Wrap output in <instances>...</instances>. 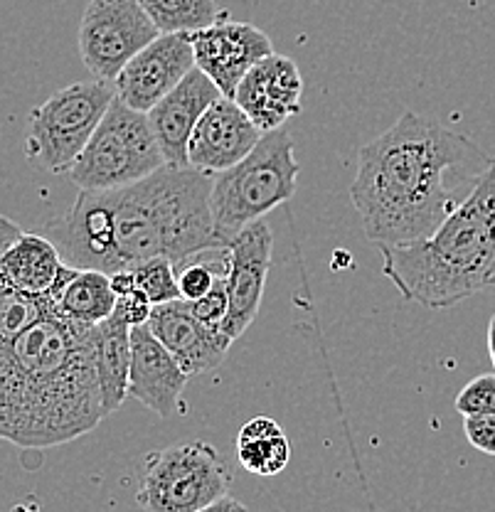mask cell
Segmentation results:
<instances>
[{
	"label": "cell",
	"instance_id": "cell-7",
	"mask_svg": "<svg viewBox=\"0 0 495 512\" xmlns=\"http://www.w3.org/2000/svg\"><path fill=\"white\" fill-rule=\"evenodd\" d=\"M116 99L104 79L74 82L35 106L25 128V156L47 173H69Z\"/></svg>",
	"mask_w": 495,
	"mask_h": 512
},
{
	"label": "cell",
	"instance_id": "cell-15",
	"mask_svg": "<svg viewBox=\"0 0 495 512\" xmlns=\"http://www.w3.org/2000/svg\"><path fill=\"white\" fill-rule=\"evenodd\" d=\"M303 77L298 64L286 55H269L237 87L234 101L264 133L279 131L301 114Z\"/></svg>",
	"mask_w": 495,
	"mask_h": 512
},
{
	"label": "cell",
	"instance_id": "cell-9",
	"mask_svg": "<svg viewBox=\"0 0 495 512\" xmlns=\"http://www.w3.org/2000/svg\"><path fill=\"white\" fill-rule=\"evenodd\" d=\"M161 37L141 0H89L79 20L77 47L94 79L116 82L124 67Z\"/></svg>",
	"mask_w": 495,
	"mask_h": 512
},
{
	"label": "cell",
	"instance_id": "cell-6",
	"mask_svg": "<svg viewBox=\"0 0 495 512\" xmlns=\"http://www.w3.org/2000/svg\"><path fill=\"white\" fill-rule=\"evenodd\" d=\"M165 168V158L151 119L131 109L116 94L89 146L69 170L79 190H119L151 178Z\"/></svg>",
	"mask_w": 495,
	"mask_h": 512
},
{
	"label": "cell",
	"instance_id": "cell-8",
	"mask_svg": "<svg viewBox=\"0 0 495 512\" xmlns=\"http://www.w3.org/2000/svg\"><path fill=\"white\" fill-rule=\"evenodd\" d=\"M230 480L215 446L173 444L146 456L136 503L146 512H200L230 493Z\"/></svg>",
	"mask_w": 495,
	"mask_h": 512
},
{
	"label": "cell",
	"instance_id": "cell-3",
	"mask_svg": "<svg viewBox=\"0 0 495 512\" xmlns=\"http://www.w3.org/2000/svg\"><path fill=\"white\" fill-rule=\"evenodd\" d=\"M97 325L57 311L0 340V436L25 451L62 446L104 419Z\"/></svg>",
	"mask_w": 495,
	"mask_h": 512
},
{
	"label": "cell",
	"instance_id": "cell-28",
	"mask_svg": "<svg viewBox=\"0 0 495 512\" xmlns=\"http://www.w3.org/2000/svg\"><path fill=\"white\" fill-rule=\"evenodd\" d=\"M153 308L156 306L148 301L146 293L136 291V293H131V296H121L119 301H116L114 316L119 320H124L129 328H138V325H146L148 320H151Z\"/></svg>",
	"mask_w": 495,
	"mask_h": 512
},
{
	"label": "cell",
	"instance_id": "cell-26",
	"mask_svg": "<svg viewBox=\"0 0 495 512\" xmlns=\"http://www.w3.org/2000/svg\"><path fill=\"white\" fill-rule=\"evenodd\" d=\"M190 308H193V313L202 320V323L210 325V328L222 330V323H225L227 313H230V291H227V279L217 281V286L212 288L205 298L190 303Z\"/></svg>",
	"mask_w": 495,
	"mask_h": 512
},
{
	"label": "cell",
	"instance_id": "cell-21",
	"mask_svg": "<svg viewBox=\"0 0 495 512\" xmlns=\"http://www.w3.org/2000/svg\"><path fill=\"white\" fill-rule=\"evenodd\" d=\"M234 453L244 471L254 476H279L291 461V444L284 429L271 416H254L239 429L234 439Z\"/></svg>",
	"mask_w": 495,
	"mask_h": 512
},
{
	"label": "cell",
	"instance_id": "cell-27",
	"mask_svg": "<svg viewBox=\"0 0 495 512\" xmlns=\"http://www.w3.org/2000/svg\"><path fill=\"white\" fill-rule=\"evenodd\" d=\"M463 434L476 451L495 456V414L463 416Z\"/></svg>",
	"mask_w": 495,
	"mask_h": 512
},
{
	"label": "cell",
	"instance_id": "cell-4",
	"mask_svg": "<svg viewBox=\"0 0 495 512\" xmlns=\"http://www.w3.org/2000/svg\"><path fill=\"white\" fill-rule=\"evenodd\" d=\"M382 274L407 301L424 308L456 303L495 286V158L459 210L429 239L377 247Z\"/></svg>",
	"mask_w": 495,
	"mask_h": 512
},
{
	"label": "cell",
	"instance_id": "cell-13",
	"mask_svg": "<svg viewBox=\"0 0 495 512\" xmlns=\"http://www.w3.org/2000/svg\"><path fill=\"white\" fill-rule=\"evenodd\" d=\"M262 138L264 131L244 114L242 106L230 96H220L190 138L188 163L200 173L220 175L242 163Z\"/></svg>",
	"mask_w": 495,
	"mask_h": 512
},
{
	"label": "cell",
	"instance_id": "cell-23",
	"mask_svg": "<svg viewBox=\"0 0 495 512\" xmlns=\"http://www.w3.org/2000/svg\"><path fill=\"white\" fill-rule=\"evenodd\" d=\"M57 308L60 306L52 296H28L15 288L0 286V340L18 338Z\"/></svg>",
	"mask_w": 495,
	"mask_h": 512
},
{
	"label": "cell",
	"instance_id": "cell-22",
	"mask_svg": "<svg viewBox=\"0 0 495 512\" xmlns=\"http://www.w3.org/2000/svg\"><path fill=\"white\" fill-rule=\"evenodd\" d=\"M141 5L161 35H173V32L193 35L220 20L217 0H141Z\"/></svg>",
	"mask_w": 495,
	"mask_h": 512
},
{
	"label": "cell",
	"instance_id": "cell-29",
	"mask_svg": "<svg viewBox=\"0 0 495 512\" xmlns=\"http://www.w3.org/2000/svg\"><path fill=\"white\" fill-rule=\"evenodd\" d=\"M111 276V288H114L116 296H131V293L138 291V281H136V271L126 269V271H116Z\"/></svg>",
	"mask_w": 495,
	"mask_h": 512
},
{
	"label": "cell",
	"instance_id": "cell-19",
	"mask_svg": "<svg viewBox=\"0 0 495 512\" xmlns=\"http://www.w3.org/2000/svg\"><path fill=\"white\" fill-rule=\"evenodd\" d=\"M60 311L77 323L99 325L114 316L119 296L111 288V276L94 269H74L65 264L60 281L50 293Z\"/></svg>",
	"mask_w": 495,
	"mask_h": 512
},
{
	"label": "cell",
	"instance_id": "cell-32",
	"mask_svg": "<svg viewBox=\"0 0 495 512\" xmlns=\"http://www.w3.org/2000/svg\"><path fill=\"white\" fill-rule=\"evenodd\" d=\"M488 355H491L493 367H495V316L488 323Z\"/></svg>",
	"mask_w": 495,
	"mask_h": 512
},
{
	"label": "cell",
	"instance_id": "cell-24",
	"mask_svg": "<svg viewBox=\"0 0 495 512\" xmlns=\"http://www.w3.org/2000/svg\"><path fill=\"white\" fill-rule=\"evenodd\" d=\"M133 271H136L138 291L146 293L148 301H151L153 306L180 301V286L173 259H168V256H156V259L143 261V264L136 266Z\"/></svg>",
	"mask_w": 495,
	"mask_h": 512
},
{
	"label": "cell",
	"instance_id": "cell-5",
	"mask_svg": "<svg viewBox=\"0 0 495 512\" xmlns=\"http://www.w3.org/2000/svg\"><path fill=\"white\" fill-rule=\"evenodd\" d=\"M298 173L294 136L279 128L264 133L259 146L242 163L215 175L210 207L220 242L230 247L244 227L289 202L296 195Z\"/></svg>",
	"mask_w": 495,
	"mask_h": 512
},
{
	"label": "cell",
	"instance_id": "cell-17",
	"mask_svg": "<svg viewBox=\"0 0 495 512\" xmlns=\"http://www.w3.org/2000/svg\"><path fill=\"white\" fill-rule=\"evenodd\" d=\"M148 328L180 362L188 377L217 370L225 362L227 350L234 343L222 330L202 323L193 313L190 303L183 298L153 308Z\"/></svg>",
	"mask_w": 495,
	"mask_h": 512
},
{
	"label": "cell",
	"instance_id": "cell-30",
	"mask_svg": "<svg viewBox=\"0 0 495 512\" xmlns=\"http://www.w3.org/2000/svg\"><path fill=\"white\" fill-rule=\"evenodd\" d=\"M0 224H3V229H0V254H3V252H8V249L13 247V244L18 242L25 232L20 227H15V224L10 222V217H3Z\"/></svg>",
	"mask_w": 495,
	"mask_h": 512
},
{
	"label": "cell",
	"instance_id": "cell-31",
	"mask_svg": "<svg viewBox=\"0 0 495 512\" xmlns=\"http://www.w3.org/2000/svg\"><path fill=\"white\" fill-rule=\"evenodd\" d=\"M200 512H249L247 505L239 503L237 498H232V495H225L222 500H217V503L207 505V508H202Z\"/></svg>",
	"mask_w": 495,
	"mask_h": 512
},
{
	"label": "cell",
	"instance_id": "cell-10",
	"mask_svg": "<svg viewBox=\"0 0 495 512\" xmlns=\"http://www.w3.org/2000/svg\"><path fill=\"white\" fill-rule=\"evenodd\" d=\"M195 67L198 64H195V47L190 32L161 35L126 64L124 72L114 82L116 94L131 109L148 114Z\"/></svg>",
	"mask_w": 495,
	"mask_h": 512
},
{
	"label": "cell",
	"instance_id": "cell-12",
	"mask_svg": "<svg viewBox=\"0 0 495 512\" xmlns=\"http://www.w3.org/2000/svg\"><path fill=\"white\" fill-rule=\"evenodd\" d=\"M274 232L264 220L252 222L230 242L232 266L227 276L230 291V313L222 323V333L230 340H239L259 316L271 266Z\"/></svg>",
	"mask_w": 495,
	"mask_h": 512
},
{
	"label": "cell",
	"instance_id": "cell-11",
	"mask_svg": "<svg viewBox=\"0 0 495 512\" xmlns=\"http://www.w3.org/2000/svg\"><path fill=\"white\" fill-rule=\"evenodd\" d=\"M193 47L198 69L230 99H234L242 79L259 62L274 55L269 35L242 20H217L210 28L193 32Z\"/></svg>",
	"mask_w": 495,
	"mask_h": 512
},
{
	"label": "cell",
	"instance_id": "cell-20",
	"mask_svg": "<svg viewBox=\"0 0 495 512\" xmlns=\"http://www.w3.org/2000/svg\"><path fill=\"white\" fill-rule=\"evenodd\" d=\"M97 375L109 416L126 402L131 380V328L116 316L97 325Z\"/></svg>",
	"mask_w": 495,
	"mask_h": 512
},
{
	"label": "cell",
	"instance_id": "cell-18",
	"mask_svg": "<svg viewBox=\"0 0 495 512\" xmlns=\"http://www.w3.org/2000/svg\"><path fill=\"white\" fill-rule=\"evenodd\" d=\"M65 259L45 234L25 232L8 252L0 254V286L28 296H50L60 281Z\"/></svg>",
	"mask_w": 495,
	"mask_h": 512
},
{
	"label": "cell",
	"instance_id": "cell-2",
	"mask_svg": "<svg viewBox=\"0 0 495 512\" xmlns=\"http://www.w3.org/2000/svg\"><path fill=\"white\" fill-rule=\"evenodd\" d=\"M215 175L170 168L119 190H79L65 215L42 227L65 264L104 274L136 269L143 261L225 247L212 220Z\"/></svg>",
	"mask_w": 495,
	"mask_h": 512
},
{
	"label": "cell",
	"instance_id": "cell-25",
	"mask_svg": "<svg viewBox=\"0 0 495 512\" xmlns=\"http://www.w3.org/2000/svg\"><path fill=\"white\" fill-rule=\"evenodd\" d=\"M454 407L463 416L495 414V372L473 377L459 392Z\"/></svg>",
	"mask_w": 495,
	"mask_h": 512
},
{
	"label": "cell",
	"instance_id": "cell-16",
	"mask_svg": "<svg viewBox=\"0 0 495 512\" xmlns=\"http://www.w3.org/2000/svg\"><path fill=\"white\" fill-rule=\"evenodd\" d=\"M188 380V372L153 335L148 323L131 328L129 397L163 419H170L183 409L180 399Z\"/></svg>",
	"mask_w": 495,
	"mask_h": 512
},
{
	"label": "cell",
	"instance_id": "cell-14",
	"mask_svg": "<svg viewBox=\"0 0 495 512\" xmlns=\"http://www.w3.org/2000/svg\"><path fill=\"white\" fill-rule=\"evenodd\" d=\"M220 96H225L220 92V87L202 69L195 67L173 92L148 111V119H151L153 133H156L158 146L163 151L165 165H170V168H190V138H193L205 111Z\"/></svg>",
	"mask_w": 495,
	"mask_h": 512
},
{
	"label": "cell",
	"instance_id": "cell-1",
	"mask_svg": "<svg viewBox=\"0 0 495 512\" xmlns=\"http://www.w3.org/2000/svg\"><path fill=\"white\" fill-rule=\"evenodd\" d=\"M491 163L463 133L404 111L358 153L350 200L363 217L367 242L407 247L429 239L468 200Z\"/></svg>",
	"mask_w": 495,
	"mask_h": 512
}]
</instances>
